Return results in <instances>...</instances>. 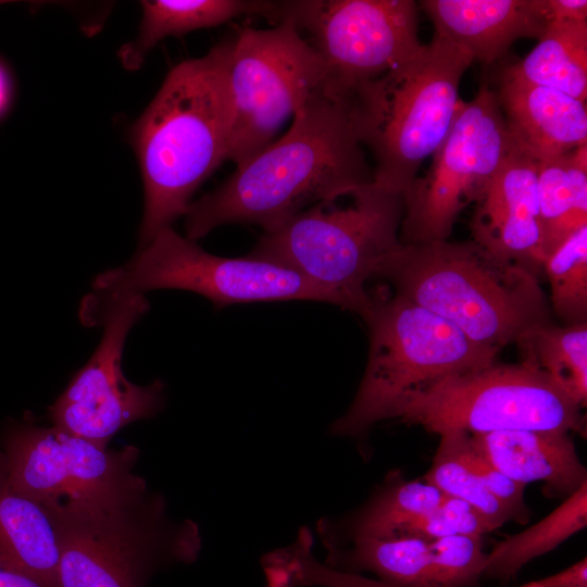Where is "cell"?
I'll list each match as a JSON object with an SVG mask.
<instances>
[{
    "mask_svg": "<svg viewBox=\"0 0 587 587\" xmlns=\"http://www.w3.org/2000/svg\"><path fill=\"white\" fill-rule=\"evenodd\" d=\"M372 182L373 170L345 102L321 90L297 110L284 136L190 203L187 238L193 241L233 223L255 224L266 233L312 205L350 196Z\"/></svg>",
    "mask_w": 587,
    "mask_h": 587,
    "instance_id": "6da1fadb",
    "label": "cell"
},
{
    "mask_svg": "<svg viewBox=\"0 0 587 587\" xmlns=\"http://www.w3.org/2000/svg\"><path fill=\"white\" fill-rule=\"evenodd\" d=\"M230 48L227 39L175 65L133 128L145 189L142 247L186 214L193 192L227 160Z\"/></svg>",
    "mask_w": 587,
    "mask_h": 587,
    "instance_id": "7a4b0ae2",
    "label": "cell"
},
{
    "mask_svg": "<svg viewBox=\"0 0 587 587\" xmlns=\"http://www.w3.org/2000/svg\"><path fill=\"white\" fill-rule=\"evenodd\" d=\"M378 277L478 345L500 349L550 323L538 275L473 240L402 243Z\"/></svg>",
    "mask_w": 587,
    "mask_h": 587,
    "instance_id": "3957f363",
    "label": "cell"
},
{
    "mask_svg": "<svg viewBox=\"0 0 587 587\" xmlns=\"http://www.w3.org/2000/svg\"><path fill=\"white\" fill-rule=\"evenodd\" d=\"M54 525L59 587H146L165 565L193 562L198 525L167 517L143 482L117 492L41 504Z\"/></svg>",
    "mask_w": 587,
    "mask_h": 587,
    "instance_id": "277c9868",
    "label": "cell"
},
{
    "mask_svg": "<svg viewBox=\"0 0 587 587\" xmlns=\"http://www.w3.org/2000/svg\"><path fill=\"white\" fill-rule=\"evenodd\" d=\"M473 59L435 34L411 59L341 101L375 160L373 183L404 193L453 123L460 80Z\"/></svg>",
    "mask_w": 587,
    "mask_h": 587,
    "instance_id": "5b68a950",
    "label": "cell"
},
{
    "mask_svg": "<svg viewBox=\"0 0 587 587\" xmlns=\"http://www.w3.org/2000/svg\"><path fill=\"white\" fill-rule=\"evenodd\" d=\"M350 197L347 207L321 202L263 233L249 255L298 273L363 317L371 304L366 283L402 245L404 196L372 182Z\"/></svg>",
    "mask_w": 587,
    "mask_h": 587,
    "instance_id": "8992f818",
    "label": "cell"
},
{
    "mask_svg": "<svg viewBox=\"0 0 587 587\" xmlns=\"http://www.w3.org/2000/svg\"><path fill=\"white\" fill-rule=\"evenodd\" d=\"M367 365L352 403L329 434L363 438L392 420L412 392L445 377L486 369L500 349L478 345L458 327L397 294H371Z\"/></svg>",
    "mask_w": 587,
    "mask_h": 587,
    "instance_id": "52a82bcc",
    "label": "cell"
},
{
    "mask_svg": "<svg viewBox=\"0 0 587 587\" xmlns=\"http://www.w3.org/2000/svg\"><path fill=\"white\" fill-rule=\"evenodd\" d=\"M392 420L437 435L450 430L586 432L582 408L548 374L523 361L495 363L437 380L410 394Z\"/></svg>",
    "mask_w": 587,
    "mask_h": 587,
    "instance_id": "ba28073f",
    "label": "cell"
},
{
    "mask_svg": "<svg viewBox=\"0 0 587 587\" xmlns=\"http://www.w3.org/2000/svg\"><path fill=\"white\" fill-rule=\"evenodd\" d=\"M163 288L197 292L217 309L258 301L313 300L334 304L326 291L289 268L249 254H211L171 227L160 230L126 264L98 275L93 294L85 300L100 302Z\"/></svg>",
    "mask_w": 587,
    "mask_h": 587,
    "instance_id": "9c48e42d",
    "label": "cell"
},
{
    "mask_svg": "<svg viewBox=\"0 0 587 587\" xmlns=\"http://www.w3.org/2000/svg\"><path fill=\"white\" fill-rule=\"evenodd\" d=\"M232 132L227 160L240 165L326 84V67L287 18L274 27H240L228 60Z\"/></svg>",
    "mask_w": 587,
    "mask_h": 587,
    "instance_id": "30bf717a",
    "label": "cell"
},
{
    "mask_svg": "<svg viewBox=\"0 0 587 587\" xmlns=\"http://www.w3.org/2000/svg\"><path fill=\"white\" fill-rule=\"evenodd\" d=\"M515 148L496 91L482 84L471 101H459L427 173L403 193L401 243L447 240L459 212L476 202Z\"/></svg>",
    "mask_w": 587,
    "mask_h": 587,
    "instance_id": "8fae6325",
    "label": "cell"
},
{
    "mask_svg": "<svg viewBox=\"0 0 587 587\" xmlns=\"http://www.w3.org/2000/svg\"><path fill=\"white\" fill-rule=\"evenodd\" d=\"M282 18L308 35L326 67L324 92L338 100L423 47L413 0L278 1L276 23Z\"/></svg>",
    "mask_w": 587,
    "mask_h": 587,
    "instance_id": "7c38bea8",
    "label": "cell"
},
{
    "mask_svg": "<svg viewBox=\"0 0 587 587\" xmlns=\"http://www.w3.org/2000/svg\"><path fill=\"white\" fill-rule=\"evenodd\" d=\"M148 309L143 295L82 302V321L101 324L103 336L89 361L48 408L51 425L108 447L118 430L161 410L164 384L159 379L147 386L133 384L121 365L127 334Z\"/></svg>",
    "mask_w": 587,
    "mask_h": 587,
    "instance_id": "4fadbf2b",
    "label": "cell"
},
{
    "mask_svg": "<svg viewBox=\"0 0 587 587\" xmlns=\"http://www.w3.org/2000/svg\"><path fill=\"white\" fill-rule=\"evenodd\" d=\"M1 450L11 487L40 504L109 495L145 482L133 472L136 447L108 449L53 425H38L32 415L4 424Z\"/></svg>",
    "mask_w": 587,
    "mask_h": 587,
    "instance_id": "5bb4252c",
    "label": "cell"
},
{
    "mask_svg": "<svg viewBox=\"0 0 587 587\" xmlns=\"http://www.w3.org/2000/svg\"><path fill=\"white\" fill-rule=\"evenodd\" d=\"M319 563L311 550L289 569L291 587H440L435 578L429 540L415 537H355L322 542Z\"/></svg>",
    "mask_w": 587,
    "mask_h": 587,
    "instance_id": "9a60e30c",
    "label": "cell"
},
{
    "mask_svg": "<svg viewBox=\"0 0 587 587\" xmlns=\"http://www.w3.org/2000/svg\"><path fill=\"white\" fill-rule=\"evenodd\" d=\"M538 163L515 148L476 200L473 241L538 274L544 265L537 196Z\"/></svg>",
    "mask_w": 587,
    "mask_h": 587,
    "instance_id": "2e32d148",
    "label": "cell"
},
{
    "mask_svg": "<svg viewBox=\"0 0 587 587\" xmlns=\"http://www.w3.org/2000/svg\"><path fill=\"white\" fill-rule=\"evenodd\" d=\"M435 34L491 63L521 38L539 39L551 22L547 0H424Z\"/></svg>",
    "mask_w": 587,
    "mask_h": 587,
    "instance_id": "e0dca14e",
    "label": "cell"
},
{
    "mask_svg": "<svg viewBox=\"0 0 587 587\" xmlns=\"http://www.w3.org/2000/svg\"><path fill=\"white\" fill-rule=\"evenodd\" d=\"M496 96L516 148L538 164L587 143L586 101L505 71Z\"/></svg>",
    "mask_w": 587,
    "mask_h": 587,
    "instance_id": "ac0fdd59",
    "label": "cell"
},
{
    "mask_svg": "<svg viewBox=\"0 0 587 587\" xmlns=\"http://www.w3.org/2000/svg\"><path fill=\"white\" fill-rule=\"evenodd\" d=\"M471 440L509 478L523 485L544 483L548 497L565 499L587 483L570 433L514 429L471 434Z\"/></svg>",
    "mask_w": 587,
    "mask_h": 587,
    "instance_id": "d6986e66",
    "label": "cell"
},
{
    "mask_svg": "<svg viewBox=\"0 0 587 587\" xmlns=\"http://www.w3.org/2000/svg\"><path fill=\"white\" fill-rule=\"evenodd\" d=\"M0 564L59 587V548L51 516L40 503L11 487L1 449Z\"/></svg>",
    "mask_w": 587,
    "mask_h": 587,
    "instance_id": "ffe728a7",
    "label": "cell"
},
{
    "mask_svg": "<svg viewBox=\"0 0 587 587\" xmlns=\"http://www.w3.org/2000/svg\"><path fill=\"white\" fill-rule=\"evenodd\" d=\"M136 40L120 51L127 68H137L161 39L217 26L241 15H262L275 21L278 1L261 0H146Z\"/></svg>",
    "mask_w": 587,
    "mask_h": 587,
    "instance_id": "44dd1931",
    "label": "cell"
},
{
    "mask_svg": "<svg viewBox=\"0 0 587 587\" xmlns=\"http://www.w3.org/2000/svg\"><path fill=\"white\" fill-rule=\"evenodd\" d=\"M537 196L546 260L587 226V143L538 164Z\"/></svg>",
    "mask_w": 587,
    "mask_h": 587,
    "instance_id": "7402d4cb",
    "label": "cell"
},
{
    "mask_svg": "<svg viewBox=\"0 0 587 587\" xmlns=\"http://www.w3.org/2000/svg\"><path fill=\"white\" fill-rule=\"evenodd\" d=\"M505 72L586 101L587 21L550 22L534 49Z\"/></svg>",
    "mask_w": 587,
    "mask_h": 587,
    "instance_id": "603a6c76",
    "label": "cell"
},
{
    "mask_svg": "<svg viewBox=\"0 0 587 587\" xmlns=\"http://www.w3.org/2000/svg\"><path fill=\"white\" fill-rule=\"evenodd\" d=\"M587 525V483L530 527L508 536L487 552L482 577L503 583L514 578L528 562L564 542Z\"/></svg>",
    "mask_w": 587,
    "mask_h": 587,
    "instance_id": "cb8c5ba5",
    "label": "cell"
},
{
    "mask_svg": "<svg viewBox=\"0 0 587 587\" xmlns=\"http://www.w3.org/2000/svg\"><path fill=\"white\" fill-rule=\"evenodd\" d=\"M522 361L548 374L579 408L587 403V324H549L527 332L517 342Z\"/></svg>",
    "mask_w": 587,
    "mask_h": 587,
    "instance_id": "d4e9b609",
    "label": "cell"
},
{
    "mask_svg": "<svg viewBox=\"0 0 587 587\" xmlns=\"http://www.w3.org/2000/svg\"><path fill=\"white\" fill-rule=\"evenodd\" d=\"M439 437L432 465L423 479L445 496L473 507L496 528L509 521L516 522L514 514L486 489L474 469L471 460V434L450 430Z\"/></svg>",
    "mask_w": 587,
    "mask_h": 587,
    "instance_id": "484cf974",
    "label": "cell"
},
{
    "mask_svg": "<svg viewBox=\"0 0 587 587\" xmlns=\"http://www.w3.org/2000/svg\"><path fill=\"white\" fill-rule=\"evenodd\" d=\"M553 311L566 325L587 322V226L570 236L542 265Z\"/></svg>",
    "mask_w": 587,
    "mask_h": 587,
    "instance_id": "4316f807",
    "label": "cell"
},
{
    "mask_svg": "<svg viewBox=\"0 0 587 587\" xmlns=\"http://www.w3.org/2000/svg\"><path fill=\"white\" fill-rule=\"evenodd\" d=\"M484 538L451 535L429 540L430 561L440 587H477L487 559Z\"/></svg>",
    "mask_w": 587,
    "mask_h": 587,
    "instance_id": "83f0119b",
    "label": "cell"
},
{
    "mask_svg": "<svg viewBox=\"0 0 587 587\" xmlns=\"http://www.w3.org/2000/svg\"><path fill=\"white\" fill-rule=\"evenodd\" d=\"M495 529L496 526L473 507L446 496L440 503L415 517L392 537L433 540L451 535L484 536Z\"/></svg>",
    "mask_w": 587,
    "mask_h": 587,
    "instance_id": "f1b7e54d",
    "label": "cell"
},
{
    "mask_svg": "<svg viewBox=\"0 0 587 587\" xmlns=\"http://www.w3.org/2000/svg\"><path fill=\"white\" fill-rule=\"evenodd\" d=\"M519 587H587L586 558L563 571Z\"/></svg>",
    "mask_w": 587,
    "mask_h": 587,
    "instance_id": "f546056e",
    "label": "cell"
},
{
    "mask_svg": "<svg viewBox=\"0 0 587 587\" xmlns=\"http://www.w3.org/2000/svg\"><path fill=\"white\" fill-rule=\"evenodd\" d=\"M552 21H587L586 0H547Z\"/></svg>",
    "mask_w": 587,
    "mask_h": 587,
    "instance_id": "4dcf8cb0",
    "label": "cell"
},
{
    "mask_svg": "<svg viewBox=\"0 0 587 587\" xmlns=\"http://www.w3.org/2000/svg\"><path fill=\"white\" fill-rule=\"evenodd\" d=\"M0 587H49L17 570L0 564Z\"/></svg>",
    "mask_w": 587,
    "mask_h": 587,
    "instance_id": "1f68e13d",
    "label": "cell"
},
{
    "mask_svg": "<svg viewBox=\"0 0 587 587\" xmlns=\"http://www.w3.org/2000/svg\"><path fill=\"white\" fill-rule=\"evenodd\" d=\"M9 93H10V90H9L8 77L4 71L2 70V67L0 66V114L5 109V105L9 100Z\"/></svg>",
    "mask_w": 587,
    "mask_h": 587,
    "instance_id": "d6a6232c",
    "label": "cell"
},
{
    "mask_svg": "<svg viewBox=\"0 0 587 587\" xmlns=\"http://www.w3.org/2000/svg\"><path fill=\"white\" fill-rule=\"evenodd\" d=\"M7 1H0V4L5 3Z\"/></svg>",
    "mask_w": 587,
    "mask_h": 587,
    "instance_id": "836d02e7",
    "label": "cell"
}]
</instances>
